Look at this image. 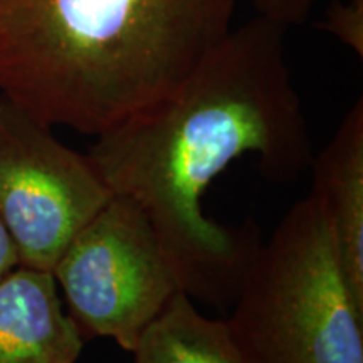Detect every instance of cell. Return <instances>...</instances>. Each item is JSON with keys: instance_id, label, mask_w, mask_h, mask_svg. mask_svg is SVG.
<instances>
[{"instance_id": "9c48e42d", "label": "cell", "mask_w": 363, "mask_h": 363, "mask_svg": "<svg viewBox=\"0 0 363 363\" xmlns=\"http://www.w3.org/2000/svg\"><path fill=\"white\" fill-rule=\"evenodd\" d=\"M320 29L363 57V0H333L320 22Z\"/></svg>"}, {"instance_id": "5b68a950", "label": "cell", "mask_w": 363, "mask_h": 363, "mask_svg": "<svg viewBox=\"0 0 363 363\" xmlns=\"http://www.w3.org/2000/svg\"><path fill=\"white\" fill-rule=\"evenodd\" d=\"M113 195L86 153L0 96V219L21 266L52 272L71 239Z\"/></svg>"}, {"instance_id": "7a4b0ae2", "label": "cell", "mask_w": 363, "mask_h": 363, "mask_svg": "<svg viewBox=\"0 0 363 363\" xmlns=\"http://www.w3.org/2000/svg\"><path fill=\"white\" fill-rule=\"evenodd\" d=\"M238 0H0V96L98 136L162 101L233 29Z\"/></svg>"}, {"instance_id": "52a82bcc", "label": "cell", "mask_w": 363, "mask_h": 363, "mask_svg": "<svg viewBox=\"0 0 363 363\" xmlns=\"http://www.w3.org/2000/svg\"><path fill=\"white\" fill-rule=\"evenodd\" d=\"M84 343L51 272L19 266L0 281V363H76Z\"/></svg>"}, {"instance_id": "3957f363", "label": "cell", "mask_w": 363, "mask_h": 363, "mask_svg": "<svg viewBox=\"0 0 363 363\" xmlns=\"http://www.w3.org/2000/svg\"><path fill=\"white\" fill-rule=\"evenodd\" d=\"M225 320L251 363H363V305L311 195L261 244Z\"/></svg>"}, {"instance_id": "30bf717a", "label": "cell", "mask_w": 363, "mask_h": 363, "mask_svg": "<svg viewBox=\"0 0 363 363\" xmlns=\"http://www.w3.org/2000/svg\"><path fill=\"white\" fill-rule=\"evenodd\" d=\"M256 16L278 24L284 29L303 24L318 0H251Z\"/></svg>"}, {"instance_id": "277c9868", "label": "cell", "mask_w": 363, "mask_h": 363, "mask_svg": "<svg viewBox=\"0 0 363 363\" xmlns=\"http://www.w3.org/2000/svg\"><path fill=\"white\" fill-rule=\"evenodd\" d=\"M51 274L84 342L110 338L128 353L182 291L147 212L121 194L71 239Z\"/></svg>"}, {"instance_id": "6da1fadb", "label": "cell", "mask_w": 363, "mask_h": 363, "mask_svg": "<svg viewBox=\"0 0 363 363\" xmlns=\"http://www.w3.org/2000/svg\"><path fill=\"white\" fill-rule=\"evenodd\" d=\"M284 34L259 16L233 27L174 93L98 135L86 153L113 194L147 212L182 291L219 311L233 308L262 240L252 219L212 220L203 195L246 155L274 184L298 180L313 160Z\"/></svg>"}, {"instance_id": "8992f818", "label": "cell", "mask_w": 363, "mask_h": 363, "mask_svg": "<svg viewBox=\"0 0 363 363\" xmlns=\"http://www.w3.org/2000/svg\"><path fill=\"white\" fill-rule=\"evenodd\" d=\"M310 170L320 206L355 298L363 305V99L358 98Z\"/></svg>"}, {"instance_id": "ba28073f", "label": "cell", "mask_w": 363, "mask_h": 363, "mask_svg": "<svg viewBox=\"0 0 363 363\" xmlns=\"http://www.w3.org/2000/svg\"><path fill=\"white\" fill-rule=\"evenodd\" d=\"M133 363H251L227 320L202 315L179 291L136 343Z\"/></svg>"}, {"instance_id": "8fae6325", "label": "cell", "mask_w": 363, "mask_h": 363, "mask_svg": "<svg viewBox=\"0 0 363 363\" xmlns=\"http://www.w3.org/2000/svg\"><path fill=\"white\" fill-rule=\"evenodd\" d=\"M21 266L19 252L11 233L0 219V281L6 279L12 271Z\"/></svg>"}]
</instances>
